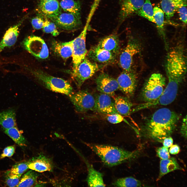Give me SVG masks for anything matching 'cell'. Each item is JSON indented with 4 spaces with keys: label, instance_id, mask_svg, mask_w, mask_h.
I'll return each instance as SVG.
<instances>
[{
    "label": "cell",
    "instance_id": "6da1fadb",
    "mask_svg": "<svg viewBox=\"0 0 187 187\" xmlns=\"http://www.w3.org/2000/svg\"><path fill=\"white\" fill-rule=\"evenodd\" d=\"M179 118L176 112L166 108L160 109L145 121L141 127V135L156 142H162L170 136Z\"/></svg>",
    "mask_w": 187,
    "mask_h": 187
},
{
    "label": "cell",
    "instance_id": "7a4b0ae2",
    "mask_svg": "<svg viewBox=\"0 0 187 187\" xmlns=\"http://www.w3.org/2000/svg\"><path fill=\"white\" fill-rule=\"evenodd\" d=\"M105 165L112 167L133 159L137 156L138 151H129L111 145L86 143Z\"/></svg>",
    "mask_w": 187,
    "mask_h": 187
},
{
    "label": "cell",
    "instance_id": "3957f363",
    "mask_svg": "<svg viewBox=\"0 0 187 187\" xmlns=\"http://www.w3.org/2000/svg\"><path fill=\"white\" fill-rule=\"evenodd\" d=\"M32 71L36 79L47 89L68 96L73 92L72 86L67 81L52 76L41 70Z\"/></svg>",
    "mask_w": 187,
    "mask_h": 187
},
{
    "label": "cell",
    "instance_id": "277c9868",
    "mask_svg": "<svg viewBox=\"0 0 187 187\" xmlns=\"http://www.w3.org/2000/svg\"><path fill=\"white\" fill-rule=\"evenodd\" d=\"M166 79L160 73H154L148 79L142 89L141 97L145 102L155 101L161 96L164 90Z\"/></svg>",
    "mask_w": 187,
    "mask_h": 187
},
{
    "label": "cell",
    "instance_id": "5b68a950",
    "mask_svg": "<svg viewBox=\"0 0 187 187\" xmlns=\"http://www.w3.org/2000/svg\"><path fill=\"white\" fill-rule=\"evenodd\" d=\"M100 67L97 63L91 62L85 57L77 68L72 70L71 74L77 87L80 88L84 82L93 76Z\"/></svg>",
    "mask_w": 187,
    "mask_h": 187
},
{
    "label": "cell",
    "instance_id": "8992f818",
    "mask_svg": "<svg viewBox=\"0 0 187 187\" xmlns=\"http://www.w3.org/2000/svg\"><path fill=\"white\" fill-rule=\"evenodd\" d=\"M68 96L77 112L83 113L89 111H95V98L87 90L73 92Z\"/></svg>",
    "mask_w": 187,
    "mask_h": 187
},
{
    "label": "cell",
    "instance_id": "52a82bcc",
    "mask_svg": "<svg viewBox=\"0 0 187 187\" xmlns=\"http://www.w3.org/2000/svg\"><path fill=\"white\" fill-rule=\"evenodd\" d=\"M25 49L35 57L45 59L49 56V51L44 40L41 37L30 36L25 38L23 42Z\"/></svg>",
    "mask_w": 187,
    "mask_h": 187
},
{
    "label": "cell",
    "instance_id": "ba28073f",
    "mask_svg": "<svg viewBox=\"0 0 187 187\" xmlns=\"http://www.w3.org/2000/svg\"><path fill=\"white\" fill-rule=\"evenodd\" d=\"M87 23L83 30L77 37L72 40L73 52L72 55L73 70H75L84 59L87 55L86 38L88 26Z\"/></svg>",
    "mask_w": 187,
    "mask_h": 187
},
{
    "label": "cell",
    "instance_id": "9c48e42d",
    "mask_svg": "<svg viewBox=\"0 0 187 187\" xmlns=\"http://www.w3.org/2000/svg\"><path fill=\"white\" fill-rule=\"evenodd\" d=\"M141 50L140 44L137 40L131 38L121 53L119 58V63L123 70L130 71L134 56L138 53Z\"/></svg>",
    "mask_w": 187,
    "mask_h": 187
},
{
    "label": "cell",
    "instance_id": "30bf717a",
    "mask_svg": "<svg viewBox=\"0 0 187 187\" xmlns=\"http://www.w3.org/2000/svg\"><path fill=\"white\" fill-rule=\"evenodd\" d=\"M119 89L129 98L134 95L137 86L136 75L132 71L123 70L116 79Z\"/></svg>",
    "mask_w": 187,
    "mask_h": 187
},
{
    "label": "cell",
    "instance_id": "8fae6325",
    "mask_svg": "<svg viewBox=\"0 0 187 187\" xmlns=\"http://www.w3.org/2000/svg\"><path fill=\"white\" fill-rule=\"evenodd\" d=\"M81 17L70 13L61 12L50 19L59 28L66 30L75 29L81 25Z\"/></svg>",
    "mask_w": 187,
    "mask_h": 187
},
{
    "label": "cell",
    "instance_id": "7c38bea8",
    "mask_svg": "<svg viewBox=\"0 0 187 187\" xmlns=\"http://www.w3.org/2000/svg\"><path fill=\"white\" fill-rule=\"evenodd\" d=\"M97 90L101 93L107 94L111 97L119 89L117 79L105 73L100 74L95 80Z\"/></svg>",
    "mask_w": 187,
    "mask_h": 187
},
{
    "label": "cell",
    "instance_id": "4fadbf2b",
    "mask_svg": "<svg viewBox=\"0 0 187 187\" xmlns=\"http://www.w3.org/2000/svg\"><path fill=\"white\" fill-rule=\"evenodd\" d=\"M110 96L101 93L96 97L95 111L108 115L118 113L116 110L114 102Z\"/></svg>",
    "mask_w": 187,
    "mask_h": 187
},
{
    "label": "cell",
    "instance_id": "5bb4252c",
    "mask_svg": "<svg viewBox=\"0 0 187 187\" xmlns=\"http://www.w3.org/2000/svg\"><path fill=\"white\" fill-rule=\"evenodd\" d=\"M89 57L94 61L107 64L114 62L116 55L97 45L91 48L87 53Z\"/></svg>",
    "mask_w": 187,
    "mask_h": 187
},
{
    "label": "cell",
    "instance_id": "9a60e30c",
    "mask_svg": "<svg viewBox=\"0 0 187 187\" xmlns=\"http://www.w3.org/2000/svg\"><path fill=\"white\" fill-rule=\"evenodd\" d=\"M144 0H123L119 14L121 21H123L137 12L141 9Z\"/></svg>",
    "mask_w": 187,
    "mask_h": 187
},
{
    "label": "cell",
    "instance_id": "2e32d148",
    "mask_svg": "<svg viewBox=\"0 0 187 187\" xmlns=\"http://www.w3.org/2000/svg\"><path fill=\"white\" fill-rule=\"evenodd\" d=\"M40 13L46 18L51 19L61 12V8L57 0L40 2L38 6Z\"/></svg>",
    "mask_w": 187,
    "mask_h": 187
},
{
    "label": "cell",
    "instance_id": "e0dca14e",
    "mask_svg": "<svg viewBox=\"0 0 187 187\" xmlns=\"http://www.w3.org/2000/svg\"><path fill=\"white\" fill-rule=\"evenodd\" d=\"M28 162L29 169L39 172L51 171L53 168L50 159L43 155L33 158Z\"/></svg>",
    "mask_w": 187,
    "mask_h": 187
},
{
    "label": "cell",
    "instance_id": "ac0fdd59",
    "mask_svg": "<svg viewBox=\"0 0 187 187\" xmlns=\"http://www.w3.org/2000/svg\"><path fill=\"white\" fill-rule=\"evenodd\" d=\"M24 19L16 25L10 27L6 31L0 42V53L4 48L10 47L15 43L19 34V27L24 21Z\"/></svg>",
    "mask_w": 187,
    "mask_h": 187
},
{
    "label": "cell",
    "instance_id": "d6986e66",
    "mask_svg": "<svg viewBox=\"0 0 187 187\" xmlns=\"http://www.w3.org/2000/svg\"><path fill=\"white\" fill-rule=\"evenodd\" d=\"M115 109L118 113L124 116H129L132 112L133 104L126 96L113 97Z\"/></svg>",
    "mask_w": 187,
    "mask_h": 187
},
{
    "label": "cell",
    "instance_id": "ffe728a7",
    "mask_svg": "<svg viewBox=\"0 0 187 187\" xmlns=\"http://www.w3.org/2000/svg\"><path fill=\"white\" fill-rule=\"evenodd\" d=\"M72 40L68 42H60L54 41L52 48L54 52L65 59L72 57L73 52Z\"/></svg>",
    "mask_w": 187,
    "mask_h": 187
},
{
    "label": "cell",
    "instance_id": "44dd1931",
    "mask_svg": "<svg viewBox=\"0 0 187 187\" xmlns=\"http://www.w3.org/2000/svg\"><path fill=\"white\" fill-rule=\"evenodd\" d=\"M97 45L116 55L118 52L120 48L118 38L114 34L109 35L103 38Z\"/></svg>",
    "mask_w": 187,
    "mask_h": 187
},
{
    "label": "cell",
    "instance_id": "7402d4cb",
    "mask_svg": "<svg viewBox=\"0 0 187 187\" xmlns=\"http://www.w3.org/2000/svg\"><path fill=\"white\" fill-rule=\"evenodd\" d=\"M86 164L88 171L87 181L89 186H105L102 173L95 169L92 164L87 162Z\"/></svg>",
    "mask_w": 187,
    "mask_h": 187
},
{
    "label": "cell",
    "instance_id": "603a6c76",
    "mask_svg": "<svg viewBox=\"0 0 187 187\" xmlns=\"http://www.w3.org/2000/svg\"><path fill=\"white\" fill-rule=\"evenodd\" d=\"M187 0H162L161 4L166 18L169 20L173 16L178 9Z\"/></svg>",
    "mask_w": 187,
    "mask_h": 187
},
{
    "label": "cell",
    "instance_id": "cb8c5ba5",
    "mask_svg": "<svg viewBox=\"0 0 187 187\" xmlns=\"http://www.w3.org/2000/svg\"><path fill=\"white\" fill-rule=\"evenodd\" d=\"M154 17L159 34L163 39L166 49L168 48L164 26V12L160 8L155 6L153 9Z\"/></svg>",
    "mask_w": 187,
    "mask_h": 187
},
{
    "label": "cell",
    "instance_id": "d4e9b609",
    "mask_svg": "<svg viewBox=\"0 0 187 187\" xmlns=\"http://www.w3.org/2000/svg\"><path fill=\"white\" fill-rule=\"evenodd\" d=\"M176 159L174 157L161 159L160 163L159 173L158 180L168 173L177 170H182Z\"/></svg>",
    "mask_w": 187,
    "mask_h": 187
},
{
    "label": "cell",
    "instance_id": "484cf974",
    "mask_svg": "<svg viewBox=\"0 0 187 187\" xmlns=\"http://www.w3.org/2000/svg\"><path fill=\"white\" fill-rule=\"evenodd\" d=\"M0 125L3 130L17 127L15 109H10L0 112Z\"/></svg>",
    "mask_w": 187,
    "mask_h": 187
},
{
    "label": "cell",
    "instance_id": "4316f807",
    "mask_svg": "<svg viewBox=\"0 0 187 187\" xmlns=\"http://www.w3.org/2000/svg\"><path fill=\"white\" fill-rule=\"evenodd\" d=\"M60 7L64 11L81 17V7L79 2L74 0H61Z\"/></svg>",
    "mask_w": 187,
    "mask_h": 187
},
{
    "label": "cell",
    "instance_id": "83f0119b",
    "mask_svg": "<svg viewBox=\"0 0 187 187\" xmlns=\"http://www.w3.org/2000/svg\"><path fill=\"white\" fill-rule=\"evenodd\" d=\"M40 174L34 170H31L24 174L21 178L16 187H32L37 182V179Z\"/></svg>",
    "mask_w": 187,
    "mask_h": 187
},
{
    "label": "cell",
    "instance_id": "f1b7e54d",
    "mask_svg": "<svg viewBox=\"0 0 187 187\" xmlns=\"http://www.w3.org/2000/svg\"><path fill=\"white\" fill-rule=\"evenodd\" d=\"M4 133L21 146L27 145V141L17 127L3 130Z\"/></svg>",
    "mask_w": 187,
    "mask_h": 187
},
{
    "label": "cell",
    "instance_id": "f546056e",
    "mask_svg": "<svg viewBox=\"0 0 187 187\" xmlns=\"http://www.w3.org/2000/svg\"><path fill=\"white\" fill-rule=\"evenodd\" d=\"M149 21L155 23L154 17L153 9L150 0H146L142 7L136 13Z\"/></svg>",
    "mask_w": 187,
    "mask_h": 187
},
{
    "label": "cell",
    "instance_id": "4dcf8cb0",
    "mask_svg": "<svg viewBox=\"0 0 187 187\" xmlns=\"http://www.w3.org/2000/svg\"><path fill=\"white\" fill-rule=\"evenodd\" d=\"M116 187H141V181L131 177H127L118 178L113 184Z\"/></svg>",
    "mask_w": 187,
    "mask_h": 187
},
{
    "label": "cell",
    "instance_id": "1f68e13d",
    "mask_svg": "<svg viewBox=\"0 0 187 187\" xmlns=\"http://www.w3.org/2000/svg\"><path fill=\"white\" fill-rule=\"evenodd\" d=\"M42 28L45 32L51 34L55 36L58 35L59 34L56 24L48 20L46 18L44 20Z\"/></svg>",
    "mask_w": 187,
    "mask_h": 187
},
{
    "label": "cell",
    "instance_id": "d6a6232c",
    "mask_svg": "<svg viewBox=\"0 0 187 187\" xmlns=\"http://www.w3.org/2000/svg\"><path fill=\"white\" fill-rule=\"evenodd\" d=\"M29 162H23L14 165L8 172L11 173L22 175L29 169Z\"/></svg>",
    "mask_w": 187,
    "mask_h": 187
},
{
    "label": "cell",
    "instance_id": "836d02e7",
    "mask_svg": "<svg viewBox=\"0 0 187 187\" xmlns=\"http://www.w3.org/2000/svg\"><path fill=\"white\" fill-rule=\"evenodd\" d=\"M7 177L5 180L6 185L9 187H16L20 181L21 175L8 173Z\"/></svg>",
    "mask_w": 187,
    "mask_h": 187
},
{
    "label": "cell",
    "instance_id": "e575fe53",
    "mask_svg": "<svg viewBox=\"0 0 187 187\" xmlns=\"http://www.w3.org/2000/svg\"><path fill=\"white\" fill-rule=\"evenodd\" d=\"M106 119L110 123L116 124L122 122L124 120L123 116L119 113L107 115Z\"/></svg>",
    "mask_w": 187,
    "mask_h": 187
},
{
    "label": "cell",
    "instance_id": "d590c367",
    "mask_svg": "<svg viewBox=\"0 0 187 187\" xmlns=\"http://www.w3.org/2000/svg\"><path fill=\"white\" fill-rule=\"evenodd\" d=\"M156 151L157 156L161 159H167L170 158L168 148L163 146L158 148Z\"/></svg>",
    "mask_w": 187,
    "mask_h": 187
},
{
    "label": "cell",
    "instance_id": "8d00e7d4",
    "mask_svg": "<svg viewBox=\"0 0 187 187\" xmlns=\"http://www.w3.org/2000/svg\"><path fill=\"white\" fill-rule=\"evenodd\" d=\"M186 2L181 5L177 9L180 19L184 24L187 23Z\"/></svg>",
    "mask_w": 187,
    "mask_h": 187
},
{
    "label": "cell",
    "instance_id": "74e56055",
    "mask_svg": "<svg viewBox=\"0 0 187 187\" xmlns=\"http://www.w3.org/2000/svg\"><path fill=\"white\" fill-rule=\"evenodd\" d=\"M44 21L39 16H36L33 18L31 20V24L33 28L38 30L42 28Z\"/></svg>",
    "mask_w": 187,
    "mask_h": 187
},
{
    "label": "cell",
    "instance_id": "f35d334b",
    "mask_svg": "<svg viewBox=\"0 0 187 187\" xmlns=\"http://www.w3.org/2000/svg\"><path fill=\"white\" fill-rule=\"evenodd\" d=\"M15 146L14 145L8 146L5 148L0 156V159L12 156L15 152Z\"/></svg>",
    "mask_w": 187,
    "mask_h": 187
},
{
    "label": "cell",
    "instance_id": "ab89813d",
    "mask_svg": "<svg viewBox=\"0 0 187 187\" xmlns=\"http://www.w3.org/2000/svg\"><path fill=\"white\" fill-rule=\"evenodd\" d=\"M181 133L183 136L186 139L187 137V116L183 119L180 129Z\"/></svg>",
    "mask_w": 187,
    "mask_h": 187
},
{
    "label": "cell",
    "instance_id": "60d3db41",
    "mask_svg": "<svg viewBox=\"0 0 187 187\" xmlns=\"http://www.w3.org/2000/svg\"><path fill=\"white\" fill-rule=\"evenodd\" d=\"M173 142L172 138L170 136L164 138L162 143L163 146L169 148L172 145Z\"/></svg>",
    "mask_w": 187,
    "mask_h": 187
},
{
    "label": "cell",
    "instance_id": "b9f144b4",
    "mask_svg": "<svg viewBox=\"0 0 187 187\" xmlns=\"http://www.w3.org/2000/svg\"><path fill=\"white\" fill-rule=\"evenodd\" d=\"M180 148L179 146L177 145H172L170 147L169 150V152L172 155H175L178 154L179 152Z\"/></svg>",
    "mask_w": 187,
    "mask_h": 187
},
{
    "label": "cell",
    "instance_id": "7bdbcfd3",
    "mask_svg": "<svg viewBox=\"0 0 187 187\" xmlns=\"http://www.w3.org/2000/svg\"><path fill=\"white\" fill-rule=\"evenodd\" d=\"M51 0H41L40 2H46Z\"/></svg>",
    "mask_w": 187,
    "mask_h": 187
}]
</instances>
